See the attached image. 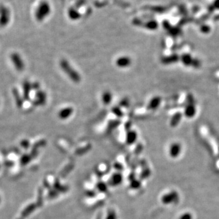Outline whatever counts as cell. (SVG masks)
Here are the masks:
<instances>
[{
	"instance_id": "9",
	"label": "cell",
	"mask_w": 219,
	"mask_h": 219,
	"mask_svg": "<svg viewBox=\"0 0 219 219\" xmlns=\"http://www.w3.org/2000/svg\"><path fill=\"white\" fill-rule=\"evenodd\" d=\"M36 97L37 100L34 102V105H43L45 104L46 100V96L44 92L39 91L36 94Z\"/></svg>"
},
{
	"instance_id": "11",
	"label": "cell",
	"mask_w": 219,
	"mask_h": 219,
	"mask_svg": "<svg viewBox=\"0 0 219 219\" xmlns=\"http://www.w3.org/2000/svg\"><path fill=\"white\" fill-rule=\"evenodd\" d=\"M179 60L182 62V63L186 66V67H189L191 66L192 63V61L193 58H192L191 55L187 53H184L181 55L180 57Z\"/></svg>"
},
{
	"instance_id": "6",
	"label": "cell",
	"mask_w": 219,
	"mask_h": 219,
	"mask_svg": "<svg viewBox=\"0 0 219 219\" xmlns=\"http://www.w3.org/2000/svg\"><path fill=\"white\" fill-rule=\"evenodd\" d=\"M74 110L71 107H67L60 110L58 112V116L60 119L62 120H65L68 119L69 118L72 114Z\"/></svg>"
},
{
	"instance_id": "22",
	"label": "cell",
	"mask_w": 219,
	"mask_h": 219,
	"mask_svg": "<svg viewBox=\"0 0 219 219\" xmlns=\"http://www.w3.org/2000/svg\"><path fill=\"white\" fill-rule=\"evenodd\" d=\"M116 219V216L115 213H114L113 212H111L108 214V216H107L106 219Z\"/></svg>"
},
{
	"instance_id": "12",
	"label": "cell",
	"mask_w": 219,
	"mask_h": 219,
	"mask_svg": "<svg viewBox=\"0 0 219 219\" xmlns=\"http://www.w3.org/2000/svg\"><path fill=\"white\" fill-rule=\"evenodd\" d=\"M183 118V114L181 112L175 113L172 117L170 121V125L172 127H175L180 123Z\"/></svg>"
},
{
	"instance_id": "15",
	"label": "cell",
	"mask_w": 219,
	"mask_h": 219,
	"mask_svg": "<svg viewBox=\"0 0 219 219\" xmlns=\"http://www.w3.org/2000/svg\"><path fill=\"white\" fill-rule=\"evenodd\" d=\"M32 89L31 84L29 82H24L23 85V95H24V99L25 100H29V95H30V91Z\"/></svg>"
},
{
	"instance_id": "23",
	"label": "cell",
	"mask_w": 219,
	"mask_h": 219,
	"mask_svg": "<svg viewBox=\"0 0 219 219\" xmlns=\"http://www.w3.org/2000/svg\"><path fill=\"white\" fill-rule=\"evenodd\" d=\"M31 86H32V89H34V90H39V88H40V84H39V83L35 82V83L32 84V85H31Z\"/></svg>"
},
{
	"instance_id": "18",
	"label": "cell",
	"mask_w": 219,
	"mask_h": 219,
	"mask_svg": "<svg viewBox=\"0 0 219 219\" xmlns=\"http://www.w3.org/2000/svg\"><path fill=\"white\" fill-rule=\"evenodd\" d=\"M192 67L195 68H198L201 66V62L200 61L197 59V58H193L192 63Z\"/></svg>"
},
{
	"instance_id": "4",
	"label": "cell",
	"mask_w": 219,
	"mask_h": 219,
	"mask_svg": "<svg viewBox=\"0 0 219 219\" xmlns=\"http://www.w3.org/2000/svg\"><path fill=\"white\" fill-rule=\"evenodd\" d=\"M196 114L195 102H186L184 111V115L188 118H192Z\"/></svg>"
},
{
	"instance_id": "1",
	"label": "cell",
	"mask_w": 219,
	"mask_h": 219,
	"mask_svg": "<svg viewBox=\"0 0 219 219\" xmlns=\"http://www.w3.org/2000/svg\"><path fill=\"white\" fill-rule=\"evenodd\" d=\"M60 66L64 72L68 76L70 80L75 83H79L81 81V76L79 73L73 68L68 62L62 59L60 62Z\"/></svg>"
},
{
	"instance_id": "25",
	"label": "cell",
	"mask_w": 219,
	"mask_h": 219,
	"mask_svg": "<svg viewBox=\"0 0 219 219\" xmlns=\"http://www.w3.org/2000/svg\"><path fill=\"white\" fill-rule=\"evenodd\" d=\"M214 20H215V21H219V15H216V16H214Z\"/></svg>"
},
{
	"instance_id": "21",
	"label": "cell",
	"mask_w": 219,
	"mask_h": 219,
	"mask_svg": "<svg viewBox=\"0 0 219 219\" xmlns=\"http://www.w3.org/2000/svg\"><path fill=\"white\" fill-rule=\"evenodd\" d=\"M212 5L215 10H219V0H214Z\"/></svg>"
},
{
	"instance_id": "16",
	"label": "cell",
	"mask_w": 219,
	"mask_h": 219,
	"mask_svg": "<svg viewBox=\"0 0 219 219\" xmlns=\"http://www.w3.org/2000/svg\"><path fill=\"white\" fill-rule=\"evenodd\" d=\"M13 94H14L15 99V101L16 103V105L19 107H21L23 106V99L21 97L20 95L18 93V91H17L16 89H15L13 91Z\"/></svg>"
},
{
	"instance_id": "24",
	"label": "cell",
	"mask_w": 219,
	"mask_h": 219,
	"mask_svg": "<svg viewBox=\"0 0 219 219\" xmlns=\"http://www.w3.org/2000/svg\"><path fill=\"white\" fill-rule=\"evenodd\" d=\"M207 11H208V12H209V13H212V12L215 11V9H214V7L212 6V4L209 5V6H208V7H207Z\"/></svg>"
},
{
	"instance_id": "20",
	"label": "cell",
	"mask_w": 219,
	"mask_h": 219,
	"mask_svg": "<svg viewBox=\"0 0 219 219\" xmlns=\"http://www.w3.org/2000/svg\"><path fill=\"white\" fill-rule=\"evenodd\" d=\"M98 188L99 189V191L101 192L105 191H106V189H107V187H106V185L104 183H101L100 184H99L98 185Z\"/></svg>"
},
{
	"instance_id": "14",
	"label": "cell",
	"mask_w": 219,
	"mask_h": 219,
	"mask_svg": "<svg viewBox=\"0 0 219 219\" xmlns=\"http://www.w3.org/2000/svg\"><path fill=\"white\" fill-rule=\"evenodd\" d=\"M113 99V95L109 91H104L102 95V101L105 105H109Z\"/></svg>"
},
{
	"instance_id": "2",
	"label": "cell",
	"mask_w": 219,
	"mask_h": 219,
	"mask_svg": "<svg viewBox=\"0 0 219 219\" xmlns=\"http://www.w3.org/2000/svg\"><path fill=\"white\" fill-rule=\"evenodd\" d=\"M132 59L127 55H123L118 57L115 60L116 65L120 68H126L129 67L132 64Z\"/></svg>"
},
{
	"instance_id": "3",
	"label": "cell",
	"mask_w": 219,
	"mask_h": 219,
	"mask_svg": "<svg viewBox=\"0 0 219 219\" xmlns=\"http://www.w3.org/2000/svg\"><path fill=\"white\" fill-rule=\"evenodd\" d=\"M11 60L14 64L15 68L16 69L19 71H21L23 70L25 65L23 60L21 59V57L20 55L18 53H13L11 56Z\"/></svg>"
},
{
	"instance_id": "10",
	"label": "cell",
	"mask_w": 219,
	"mask_h": 219,
	"mask_svg": "<svg viewBox=\"0 0 219 219\" xmlns=\"http://www.w3.org/2000/svg\"><path fill=\"white\" fill-rule=\"evenodd\" d=\"M123 181V175L120 173L114 174L110 178V183L111 186H118Z\"/></svg>"
},
{
	"instance_id": "19",
	"label": "cell",
	"mask_w": 219,
	"mask_h": 219,
	"mask_svg": "<svg viewBox=\"0 0 219 219\" xmlns=\"http://www.w3.org/2000/svg\"><path fill=\"white\" fill-rule=\"evenodd\" d=\"M112 111H113V113L115 114V115H116L117 116H118V117H121V116H123V111L119 109V108H116V107H114V108H113V110H112Z\"/></svg>"
},
{
	"instance_id": "17",
	"label": "cell",
	"mask_w": 219,
	"mask_h": 219,
	"mask_svg": "<svg viewBox=\"0 0 219 219\" xmlns=\"http://www.w3.org/2000/svg\"><path fill=\"white\" fill-rule=\"evenodd\" d=\"M200 30L203 34H207L211 31V27L207 25L202 24L200 27Z\"/></svg>"
},
{
	"instance_id": "13",
	"label": "cell",
	"mask_w": 219,
	"mask_h": 219,
	"mask_svg": "<svg viewBox=\"0 0 219 219\" xmlns=\"http://www.w3.org/2000/svg\"><path fill=\"white\" fill-rule=\"evenodd\" d=\"M181 151V146L178 143H173L169 148V154L172 157H177Z\"/></svg>"
},
{
	"instance_id": "7",
	"label": "cell",
	"mask_w": 219,
	"mask_h": 219,
	"mask_svg": "<svg viewBox=\"0 0 219 219\" xmlns=\"http://www.w3.org/2000/svg\"><path fill=\"white\" fill-rule=\"evenodd\" d=\"M179 56L177 54H173L168 56H165L162 58L161 62L164 65H170L175 63L179 60Z\"/></svg>"
},
{
	"instance_id": "5",
	"label": "cell",
	"mask_w": 219,
	"mask_h": 219,
	"mask_svg": "<svg viewBox=\"0 0 219 219\" xmlns=\"http://www.w3.org/2000/svg\"><path fill=\"white\" fill-rule=\"evenodd\" d=\"M161 103V97L160 96L153 97L149 102L147 109L150 110H155L157 109Z\"/></svg>"
},
{
	"instance_id": "8",
	"label": "cell",
	"mask_w": 219,
	"mask_h": 219,
	"mask_svg": "<svg viewBox=\"0 0 219 219\" xmlns=\"http://www.w3.org/2000/svg\"><path fill=\"white\" fill-rule=\"evenodd\" d=\"M137 139V134L135 130H130L127 132L125 137V142L128 145L133 144Z\"/></svg>"
}]
</instances>
